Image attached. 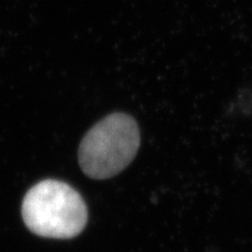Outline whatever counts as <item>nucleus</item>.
<instances>
[{
	"mask_svg": "<svg viewBox=\"0 0 252 252\" xmlns=\"http://www.w3.org/2000/svg\"><path fill=\"white\" fill-rule=\"evenodd\" d=\"M21 215L33 234L45 238H74L88 222V209L80 193L52 179L39 182L27 191Z\"/></svg>",
	"mask_w": 252,
	"mask_h": 252,
	"instance_id": "obj_1",
	"label": "nucleus"
},
{
	"mask_svg": "<svg viewBox=\"0 0 252 252\" xmlns=\"http://www.w3.org/2000/svg\"><path fill=\"white\" fill-rule=\"evenodd\" d=\"M140 132L133 117L123 112L106 116L81 141L78 162L86 175L105 180L119 174L137 156Z\"/></svg>",
	"mask_w": 252,
	"mask_h": 252,
	"instance_id": "obj_2",
	"label": "nucleus"
}]
</instances>
